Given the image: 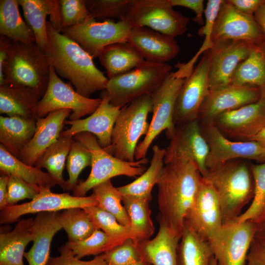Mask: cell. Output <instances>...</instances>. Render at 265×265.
Returning <instances> with one entry per match:
<instances>
[{"mask_svg":"<svg viewBox=\"0 0 265 265\" xmlns=\"http://www.w3.org/2000/svg\"><path fill=\"white\" fill-rule=\"evenodd\" d=\"M202 178L193 161L178 159L165 163L157 184L159 210L157 218L162 220L180 236L186 215L193 202Z\"/></svg>","mask_w":265,"mask_h":265,"instance_id":"6da1fadb","label":"cell"},{"mask_svg":"<svg viewBox=\"0 0 265 265\" xmlns=\"http://www.w3.org/2000/svg\"><path fill=\"white\" fill-rule=\"evenodd\" d=\"M47 29L48 44L44 53L56 74L69 80L76 91L85 97L105 90L108 79L96 67L93 58L48 21Z\"/></svg>","mask_w":265,"mask_h":265,"instance_id":"7a4b0ae2","label":"cell"},{"mask_svg":"<svg viewBox=\"0 0 265 265\" xmlns=\"http://www.w3.org/2000/svg\"><path fill=\"white\" fill-rule=\"evenodd\" d=\"M239 159L216 165L202 176L217 194L223 224L232 222L238 217L254 197V182L250 166Z\"/></svg>","mask_w":265,"mask_h":265,"instance_id":"3957f363","label":"cell"},{"mask_svg":"<svg viewBox=\"0 0 265 265\" xmlns=\"http://www.w3.org/2000/svg\"><path fill=\"white\" fill-rule=\"evenodd\" d=\"M50 67L46 55L36 43L11 40L3 69V83L29 87L42 97L49 83Z\"/></svg>","mask_w":265,"mask_h":265,"instance_id":"277c9868","label":"cell"},{"mask_svg":"<svg viewBox=\"0 0 265 265\" xmlns=\"http://www.w3.org/2000/svg\"><path fill=\"white\" fill-rule=\"evenodd\" d=\"M175 72H171L160 86L151 94L153 101V117L148 131L143 140L138 144L135 152V159L146 158L148 149L154 139L163 131L170 139L176 129L173 117L175 104L185 79L189 75L180 62Z\"/></svg>","mask_w":265,"mask_h":265,"instance_id":"5b68a950","label":"cell"},{"mask_svg":"<svg viewBox=\"0 0 265 265\" xmlns=\"http://www.w3.org/2000/svg\"><path fill=\"white\" fill-rule=\"evenodd\" d=\"M153 106L151 95H146L121 108L112 130L111 145L105 150L121 160L135 161L137 143L148 131L147 119Z\"/></svg>","mask_w":265,"mask_h":265,"instance_id":"8992f818","label":"cell"},{"mask_svg":"<svg viewBox=\"0 0 265 265\" xmlns=\"http://www.w3.org/2000/svg\"><path fill=\"white\" fill-rule=\"evenodd\" d=\"M73 139L85 145L92 154L91 169L85 181H81L73 190V195L85 196L96 186L118 176L135 177L142 174L146 168L144 158L133 162L121 160L107 152L100 145L96 137L89 132L75 135Z\"/></svg>","mask_w":265,"mask_h":265,"instance_id":"52a82bcc","label":"cell"},{"mask_svg":"<svg viewBox=\"0 0 265 265\" xmlns=\"http://www.w3.org/2000/svg\"><path fill=\"white\" fill-rule=\"evenodd\" d=\"M172 66L144 60L132 70L108 79L105 90L110 103L122 107L132 101L151 95L171 72Z\"/></svg>","mask_w":265,"mask_h":265,"instance_id":"ba28073f","label":"cell"},{"mask_svg":"<svg viewBox=\"0 0 265 265\" xmlns=\"http://www.w3.org/2000/svg\"><path fill=\"white\" fill-rule=\"evenodd\" d=\"M173 7L169 0H131L124 20L132 28L146 27L175 38L186 31L189 19Z\"/></svg>","mask_w":265,"mask_h":265,"instance_id":"9c48e42d","label":"cell"},{"mask_svg":"<svg viewBox=\"0 0 265 265\" xmlns=\"http://www.w3.org/2000/svg\"><path fill=\"white\" fill-rule=\"evenodd\" d=\"M70 83L61 80L51 66L49 83L36 109L38 118L45 117L53 111L68 109L73 112L69 120H77L91 115L98 108L102 98L85 97L75 90Z\"/></svg>","mask_w":265,"mask_h":265,"instance_id":"30bf717a","label":"cell"},{"mask_svg":"<svg viewBox=\"0 0 265 265\" xmlns=\"http://www.w3.org/2000/svg\"><path fill=\"white\" fill-rule=\"evenodd\" d=\"M131 28L125 20L97 22L89 18L75 26L63 28L61 33L77 42L94 58L109 45L127 42Z\"/></svg>","mask_w":265,"mask_h":265,"instance_id":"8fae6325","label":"cell"},{"mask_svg":"<svg viewBox=\"0 0 265 265\" xmlns=\"http://www.w3.org/2000/svg\"><path fill=\"white\" fill-rule=\"evenodd\" d=\"M254 221L223 224L209 240L218 265H245L246 257L254 238Z\"/></svg>","mask_w":265,"mask_h":265,"instance_id":"7c38bea8","label":"cell"},{"mask_svg":"<svg viewBox=\"0 0 265 265\" xmlns=\"http://www.w3.org/2000/svg\"><path fill=\"white\" fill-rule=\"evenodd\" d=\"M97 203L92 194L79 197L68 192L56 193L50 188H41L37 195L30 201L22 204L8 206L0 210V223L9 224L19 221L25 214L42 212H58L70 208H84L97 206Z\"/></svg>","mask_w":265,"mask_h":265,"instance_id":"4fadbf2b","label":"cell"},{"mask_svg":"<svg viewBox=\"0 0 265 265\" xmlns=\"http://www.w3.org/2000/svg\"><path fill=\"white\" fill-rule=\"evenodd\" d=\"M208 55L209 90L230 85L238 65L249 55L253 43L245 41L220 40L213 42Z\"/></svg>","mask_w":265,"mask_h":265,"instance_id":"5bb4252c","label":"cell"},{"mask_svg":"<svg viewBox=\"0 0 265 265\" xmlns=\"http://www.w3.org/2000/svg\"><path fill=\"white\" fill-rule=\"evenodd\" d=\"M201 128L210 149L206 160L207 170L233 159H247L265 161V147L258 142L231 140L212 122H203Z\"/></svg>","mask_w":265,"mask_h":265,"instance_id":"9a60e30c","label":"cell"},{"mask_svg":"<svg viewBox=\"0 0 265 265\" xmlns=\"http://www.w3.org/2000/svg\"><path fill=\"white\" fill-rule=\"evenodd\" d=\"M256 102L217 116L212 123L229 139L250 141L265 127V87Z\"/></svg>","mask_w":265,"mask_h":265,"instance_id":"2e32d148","label":"cell"},{"mask_svg":"<svg viewBox=\"0 0 265 265\" xmlns=\"http://www.w3.org/2000/svg\"><path fill=\"white\" fill-rule=\"evenodd\" d=\"M184 223L202 238L208 241L223 225L220 202L212 186L202 178Z\"/></svg>","mask_w":265,"mask_h":265,"instance_id":"e0dca14e","label":"cell"},{"mask_svg":"<svg viewBox=\"0 0 265 265\" xmlns=\"http://www.w3.org/2000/svg\"><path fill=\"white\" fill-rule=\"evenodd\" d=\"M209 67L208 55L205 52L179 93L173 117L176 126L198 120L200 107L209 90Z\"/></svg>","mask_w":265,"mask_h":265,"instance_id":"ac0fdd59","label":"cell"},{"mask_svg":"<svg viewBox=\"0 0 265 265\" xmlns=\"http://www.w3.org/2000/svg\"><path fill=\"white\" fill-rule=\"evenodd\" d=\"M209 146L202 133L198 120L176 126L175 132L165 149L164 163L174 159L193 161L202 176L207 172L206 160Z\"/></svg>","mask_w":265,"mask_h":265,"instance_id":"d6986e66","label":"cell"},{"mask_svg":"<svg viewBox=\"0 0 265 265\" xmlns=\"http://www.w3.org/2000/svg\"><path fill=\"white\" fill-rule=\"evenodd\" d=\"M261 94L260 87L251 85H229L209 90L200 107L198 120L212 122L224 112L257 102Z\"/></svg>","mask_w":265,"mask_h":265,"instance_id":"ffe728a7","label":"cell"},{"mask_svg":"<svg viewBox=\"0 0 265 265\" xmlns=\"http://www.w3.org/2000/svg\"><path fill=\"white\" fill-rule=\"evenodd\" d=\"M220 40L256 43L265 40V36L254 17L240 13L228 0H223L212 34V42Z\"/></svg>","mask_w":265,"mask_h":265,"instance_id":"44dd1931","label":"cell"},{"mask_svg":"<svg viewBox=\"0 0 265 265\" xmlns=\"http://www.w3.org/2000/svg\"><path fill=\"white\" fill-rule=\"evenodd\" d=\"M102 102L98 108L88 117L77 120H66L65 124L70 128L62 131L61 136L73 137L81 132H89L94 135L101 147L104 150L111 143V135L121 107L112 106L107 92L105 89L102 94Z\"/></svg>","mask_w":265,"mask_h":265,"instance_id":"7402d4cb","label":"cell"},{"mask_svg":"<svg viewBox=\"0 0 265 265\" xmlns=\"http://www.w3.org/2000/svg\"><path fill=\"white\" fill-rule=\"evenodd\" d=\"M71 110L59 109L50 112L36 121V129L31 139L20 158L24 163L34 166L44 152L60 137L66 119Z\"/></svg>","mask_w":265,"mask_h":265,"instance_id":"603a6c76","label":"cell"},{"mask_svg":"<svg viewBox=\"0 0 265 265\" xmlns=\"http://www.w3.org/2000/svg\"><path fill=\"white\" fill-rule=\"evenodd\" d=\"M127 42L147 61L165 63L175 58L180 48L175 38L144 26L131 28Z\"/></svg>","mask_w":265,"mask_h":265,"instance_id":"cb8c5ba5","label":"cell"},{"mask_svg":"<svg viewBox=\"0 0 265 265\" xmlns=\"http://www.w3.org/2000/svg\"><path fill=\"white\" fill-rule=\"evenodd\" d=\"M158 232L153 238L139 244L142 259L151 265H177V249L181 236L157 218Z\"/></svg>","mask_w":265,"mask_h":265,"instance_id":"d4e9b609","label":"cell"},{"mask_svg":"<svg viewBox=\"0 0 265 265\" xmlns=\"http://www.w3.org/2000/svg\"><path fill=\"white\" fill-rule=\"evenodd\" d=\"M59 215L58 212H42L34 218L33 244L24 254L28 265H46L53 237L62 229Z\"/></svg>","mask_w":265,"mask_h":265,"instance_id":"484cf974","label":"cell"},{"mask_svg":"<svg viewBox=\"0 0 265 265\" xmlns=\"http://www.w3.org/2000/svg\"><path fill=\"white\" fill-rule=\"evenodd\" d=\"M41 96L29 87L3 83L0 85V113L36 120Z\"/></svg>","mask_w":265,"mask_h":265,"instance_id":"4316f807","label":"cell"},{"mask_svg":"<svg viewBox=\"0 0 265 265\" xmlns=\"http://www.w3.org/2000/svg\"><path fill=\"white\" fill-rule=\"evenodd\" d=\"M34 219L18 221L10 231L0 234V265H24L23 257L27 245L33 240Z\"/></svg>","mask_w":265,"mask_h":265,"instance_id":"83f0119b","label":"cell"},{"mask_svg":"<svg viewBox=\"0 0 265 265\" xmlns=\"http://www.w3.org/2000/svg\"><path fill=\"white\" fill-rule=\"evenodd\" d=\"M36 121L19 116H0V144L19 159L33 136Z\"/></svg>","mask_w":265,"mask_h":265,"instance_id":"f1b7e54d","label":"cell"},{"mask_svg":"<svg viewBox=\"0 0 265 265\" xmlns=\"http://www.w3.org/2000/svg\"><path fill=\"white\" fill-rule=\"evenodd\" d=\"M99 58L108 79L124 74L141 64L145 59L128 42L109 45L101 52Z\"/></svg>","mask_w":265,"mask_h":265,"instance_id":"f546056e","label":"cell"},{"mask_svg":"<svg viewBox=\"0 0 265 265\" xmlns=\"http://www.w3.org/2000/svg\"><path fill=\"white\" fill-rule=\"evenodd\" d=\"M152 150L153 156L148 168L132 182L117 187L123 197H132L149 201L152 199L153 188L157 185L163 171L165 149L155 145Z\"/></svg>","mask_w":265,"mask_h":265,"instance_id":"4dcf8cb0","label":"cell"},{"mask_svg":"<svg viewBox=\"0 0 265 265\" xmlns=\"http://www.w3.org/2000/svg\"><path fill=\"white\" fill-rule=\"evenodd\" d=\"M0 174L14 175L40 188H50L61 183L48 172L28 165L9 153L0 144Z\"/></svg>","mask_w":265,"mask_h":265,"instance_id":"1f68e13d","label":"cell"},{"mask_svg":"<svg viewBox=\"0 0 265 265\" xmlns=\"http://www.w3.org/2000/svg\"><path fill=\"white\" fill-rule=\"evenodd\" d=\"M213 256L209 241L184 223L177 249V265H211Z\"/></svg>","mask_w":265,"mask_h":265,"instance_id":"d6a6232c","label":"cell"},{"mask_svg":"<svg viewBox=\"0 0 265 265\" xmlns=\"http://www.w3.org/2000/svg\"><path fill=\"white\" fill-rule=\"evenodd\" d=\"M230 85L265 87V40L253 43L249 55L236 69Z\"/></svg>","mask_w":265,"mask_h":265,"instance_id":"836d02e7","label":"cell"},{"mask_svg":"<svg viewBox=\"0 0 265 265\" xmlns=\"http://www.w3.org/2000/svg\"><path fill=\"white\" fill-rule=\"evenodd\" d=\"M17 0H0V34L25 44L36 43L29 26L22 18Z\"/></svg>","mask_w":265,"mask_h":265,"instance_id":"e575fe53","label":"cell"},{"mask_svg":"<svg viewBox=\"0 0 265 265\" xmlns=\"http://www.w3.org/2000/svg\"><path fill=\"white\" fill-rule=\"evenodd\" d=\"M149 202L144 199L123 197L122 204L131 220V238L137 244L150 239L154 233Z\"/></svg>","mask_w":265,"mask_h":265,"instance_id":"d590c367","label":"cell"},{"mask_svg":"<svg viewBox=\"0 0 265 265\" xmlns=\"http://www.w3.org/2000/svg\"><path fill=\"white\" fill-rule=\"evenodd\" d=\"M73 137L60 136L37 160L34 166L46 169L48 172L61 183V187L65 189L66 181L63 178V171L65 165Z\"/></svg>","mask_w":265,"mask_h":265,"instance_id":"8d00e7d4","label":"cell"},{"mask_svg":"<svg viewBox=\"0 0 265 265\" xmlns=\"http://www.w3.org/2000/svg\"><path fill=\"white\" fill-rule=\"evenodd\" d=\"M36 44L44 52L48 44L46 17L49 14L48 0H18Z\"/></svg>","mask_w":265,"mask_h":265,"instance_id":"74e56055","label":"cell"},{"mask_svg":"<svg viewBox=\"0 0 265 265\" xmlns=\"http://www.w3.org/2000/svg\"><path fill=\"white\" fill-rule=\"evenodd\" d=\"M59 220L67 234L68 241L76 242L90 237L97 229L89 214L83 209L70 208L59 213Z\"/></svg>","mask_w":265,"mask_h":265,"instance_id":"f35d334b","label":"cell"},{"mask_svg":"<svg viewBox=\"0 0 265 265\" xmlns=\"http://www.w3.org/2000/svg\"><path fill=\"white\" fill-rule=\"evenodd\" d=\"M92 189L97 207L112 214L120 224L131 226L130 217L122 204L123 196L110 180L96 186Z\"/></svg>","mask_w":265,"mask_h":265,"instance_id":"ab89813d","label":"cell"},{"mask_svg":"<svg viewBox=\"0 0 265 265\" xmlns=\"http://www.w3.org/2000/svg\"><path fill=\"white\" fill-rule=\"evenodd\" d=\"M250 169L254 179V197L248 209L232 223L256 220L265 210V162L253 164ZM231 223V222H230Z\"/></svg>","mask_w":265,"mask_h":265,"instance_id":"60d3db41","label":"cell"},{"mask_svg":"<svg viewBox=\"0 0 265 265\" xmlns=\"http://www.w3.org/2000/svg\"><path fill=\"white\" fill-rule=\"evenodd\" d=\"M83 209L89 214L97 228L105 233L117 245L131 238L130 226L120 224L112 214L97 206Z\"/></svg>","mask_w":265,"mask_h":265,"instance_id":"b9f144b4","label":"cell"},{"mask_svg":"<svg viewBox=\"0 0 265 265\" xmlns=\"http://www.w3.org/2000/svg\"><path fill=\"white\" fill-rule=\"evenodd\" d=\"M92 154L89 149L80 142L73 139L67 159L66 168L69 175L66 181L65 190H73L78 184V178L81 171L91 166Z\"/></svg>","mask_w":265,"mask_h":265,"instance_id":"7bdbcfd3","label":"cell"},{"mask_svg":"<svg viewBox=\"0 0 265 265\" xmlns=\"http://www.w3.org/2000/svg\"><path fill=\"white\" fill-rule=\"evenodd\" d=\"M65 244L80 259L85 256L103 254L117 245L114 240L100 229L95 230L85 239L76 242L67 241Z\"/></svg>","mask_w":265,"mask_h":265,"instance_id":"ee69618b","label":"cell"},{"mask_svg":"<svg viewBox=\"0 0 265 265\" xmlns=\"http://www.w3.org/2000/svg\"><path fill=\"white\" fill-rule=\"evenodd\" d=\"M222 1L223 0H209L206 4L204 11L205 24L198 31L199 36H204V42L194 56L187 63H185L186 68L191 72H192L194 65L199 56L211 48L213 45L212 34L213 25Z\"/></svg>","mask_w":265,"mask_h":265,"instance_id":"f6af8a7d","label":"cell"},{"mask_svg":"<svg viewBox=\"0 0 265 265\" xmlns=\"http://www.w3.org/2000/svg\"><path fill=\"white\" fill-rule=\"evenodd\" d=\"M90 17L125 19L131 0H85Z\"/></svg>","mask_w":265,"mask_h":265,"instance_id":"bcb514c9","label":"cell"},{"mask_svg":"<svg viewBox=\"0 0 265 265\" xmlns=\"http://www.w3.org/2000/svg\"><path fill=\"white\" fill-rule=\"evenodd\" d=\"M108 265H133L142 260L138 245L132 238L103 253Z\"/></svg>","mask_w":265,"mask_h":265,"instance_id":"7dc6e473","label":"cell"},{"mask_svg":"<svg viewBox=\"0 0 265 265\" xmlns=\"http://www.w3.org/2000/svg\"><path fill=\"white\" fill-rule=\"evenodd\" d=\"M59 3L62 29L80 24L90 18L85 0H59Z\"/></svg>","mask_w":265,"mask_h":265,"instance_id":"c3c4849f","label":"cell"},{"mask_svg":"<svg viewBox=\"0 0 265 265\" xmlns=\"http://www.w3.org/2000/svg\"><path fill=\"white\" fill-rule=\"evenodd\" d=\"M41 188L27 183L17 176L9 175L6 206L16 205L19 201L26 199H34Z\"/></svg>","mask_w":265,"mask_h":265,"instance_id":"681fc988","label":"cell"},{"mask_svg":"<svg viewBox=\"0 0 265 265\" xmlns=\"http://www.w3.org/2000/svg\"><path fill=\"white\" fill-rule=\"evenodd\" d=\"M60 255L50 257L46 265H108L103 254L95 256L93 259L84 261L76 257L65 245L58 248Z\"/></svg>","mask_w":265,"mask_h":265,"instance_id":"f907efd6","label":"cell"},{"mask_svg":"<svg viewBox=\"0 0 265 265\" xmlns=\"http://www.w3.org/2000/svg\"><path fill=\"white\" fill-rule=\"evenodd\" d=\"M245 265H265V240L254 238L246 257Z\"/></svg>","mask_w":265,"mask_h":265,"instance_id":"816d5d0a","label":"cell"},{"mask_svg":"<svg viewBox=\"0 0 265 265\" xmlns=\"http://www.w3.org/2000/svg\"><path fill=\"white\" fill-rule=\"evenodd\" d=\"M169 1L173 6H182L192 10L196 15L192 20L200 26H204L203 14L205 9L203 0H169Z\"/></svg>","mask_w":265,"mask_h":265,"instance_id":"f5cc1de1","label":"cell"},{"mask_svg":"<svg viewBox=\"0 0 265 265\" xmlns=\"http://www.w3.org/2000/svg\"><path fill=\"white\" fill-rule=\"evenodd\" d=\"M240 13L249 17L254 14L264 0H228Z\"/></svg>","mask_w":265,"mask_h":265,"instance_id":"db71d44e","label":"cell"},{"mask_svg":"<svg viewBox=\"0 0 265 265\" xmlns=\"http://www.w3.org/2000/svg\"><path fill=\"white\" fill-rule=\"evenodd\" d=\"M49 6L50 22L58 32L62 30V17L59 0H48Z\"/></svg>","mask_w":265,"mask_h":265,"instance_id":"11a10c76","label":"cell"},{"mask_svg":"<svg viewBox=\"0 0 265 265\" xmlns=\"http://www.w3.org/2000/svg\"><path fill=\"white\" fill-rule=\"evenodd\" d=\"M11 39L4 36L0 37V85L4 82L3 69L8 57Z\"/></svg>","mask_w":265,"mask_h":265,"instance_id":"9f6ffc18","label":"cell"},{"mask_svg":"<svg viewBox=\"0 0 265 265\" xmlns=\"http://www.w3.org/2000/svg\"><path fill=\"white\" fill-rule=\"evenodd\" d=\"M9 175L0 174V209L7 206V185Z\"/></svg>","mask_w":265,"mask_h":265,"instance_id":"6f0895ef","label":"cell"},{"mask_svg":"<svg viewBox=\"0 0 265 265\" xmlns=\"http://www.w3.org/2000/svg\"><path fill=\"white\" fill-rule=\"evenodd\" d=\"M254 221L256 226L254 238L265 240V210Z\"/></svg>","mask_w":265,"mask_h":265,"instance_id":"680465c9","label":"cell"},{"mask_svg":"<svg viewBox=\"0 0 265 265\" xmlns=\"http://www.w3.org/2000/svg\"><path fill=\"white\" fill-rule=\"evenodd\" d=\"M254 18L265 36V0L255 12Z\"/></svg>","mask_w":265,"mask_h":265,"instance_id":"91938a15","label":"cell"},{"mask_svg":"<svg viewBox=\"0 0 265 265\" xmlns=\"http://www.w3.org/2000/svg\"><path fill=\"white\" fill-rule=\"evenodd\" d=\"M251 140L256 141L265 147V127Z\"/></svg>","mask_w":265,"mask_h":265,"instance_id":"94428289","label":"cell"},{"mask_svg":"<svg viewBox=\"0 0 265 265\" xmlns=\"http://www.w3.org/2000/svg\"><path fill=\"white\" fill-rule=\"evenodd\" d=\"M133 265H151L142 260Z\"/></svg>","mask_w":265,"mask_h":265,"instance_id":"6125c7cd","label":"cell"},{"mask_svg":"<svg viewBox=\"0 0 265 265\" xmlns=\"http://www.w3.org/2000/svg\"><path fill=\"white\" fill-rule=\"evenodd\" d=\"M211 265H218L217 261L214 256L212 257V259Z\"/></svg>","mask_w":265,"mask_h":265,"instance_id":"be15d7a7","label":"cell"}]
</instances>
